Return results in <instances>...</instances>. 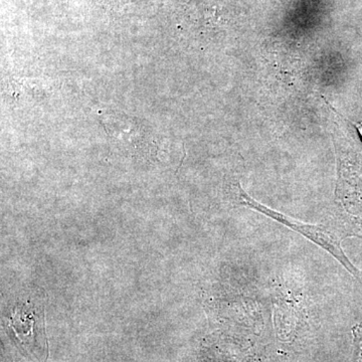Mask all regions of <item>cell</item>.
<instances>
[{
  "instance_id": "obj_2",
  "label": "cell",
  "mask_w": 362,
  "mask_h": 362,
  "mask_svg": "<svg viewBox=\"0 0 362 362\" xmlns=\"http://www.w3.org/2000/svg\"><path fill=\"white\" fill-rule=\"evenodd\" d=\"M356 126L357 130H358L359 134L361 135V138H362V123L356 124Z\"/></svg>"
},
{
  "instance_id": "obj_1",
  "label": "cell",
  "mask_w": 362,
  "mask_h": 362,
  "mask_svg": "<svg viewBox=\"0 0 362 362\" xmlns=\"http://www.w3.org/2000/svg\"><path fill=\"white\" fill-rule=\"evenodd\" d=\"M240 204L243 206L254 209V211L268 216L272 220L278 221L281 225L287 226L290 230L303 235V237L311 240L317 246L322 247L324 251L329 252L333 258L337 259L344 267L345 270L349 272V274H351L357 280H361V272L357 270L356 266L350 262L349 257L343 251L341 242L345 238V235H343L344 233L340 232V230H332V228H327L326 226L309 225V223L294 220V218H290V216L269 209V207L264 206V204L255 201L244 190L240 189Z\"/></svg>"
}]
</instances>
